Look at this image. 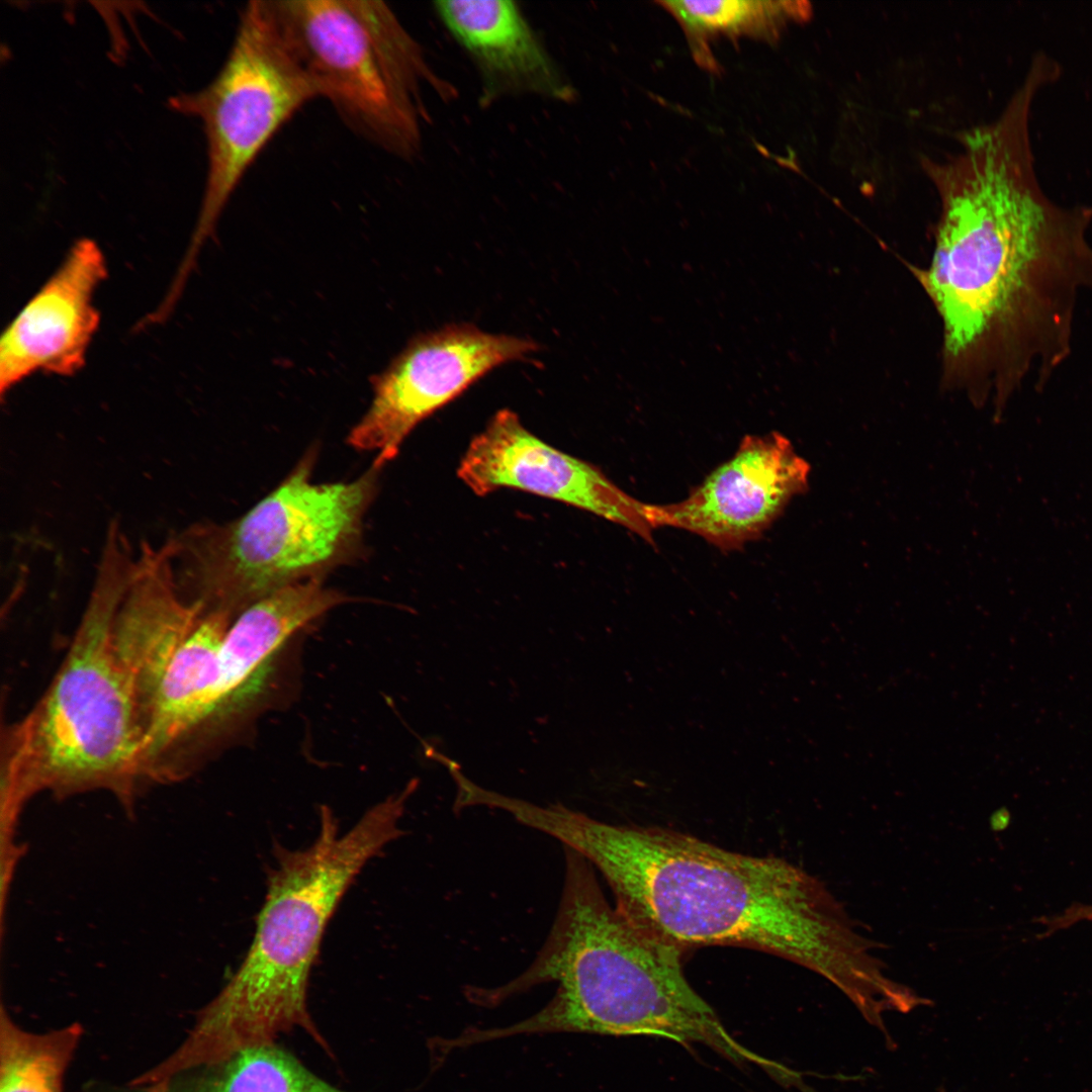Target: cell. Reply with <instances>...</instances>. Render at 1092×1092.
I'll use <instances>...</instances> for the list:
<instances>
[{"instance_id": "cell-1", "label": "cell", "mask_w": 1092, "mask_h": 1092, "mask_svg": "<svg viewBox=\"0 0 1092 1092\" xmlns=\"http://www.w3.org/2000/svg\"><path fill=\"white\" fill-rule=\"evenodd\" d=\"M1030 108L963 131L954 155L923 162L940 214L922 283L952 361H995L1011 386L1067 355L1081 288L1092 286L1091 211L1053 202L1036 176Z\"/></svg>"}, {"instance_id": "cell-2", "label": "cell", "mask_w": 1092, "mask_h": 1092, "mask_svg": "<svg viewBox=\"0 0 1092 1092\" xmlns=\"http://www.w3.org/2000/svg\"><path fill=\"white\" fill-rule=\"evenodd\" d=\"M540 830L600 871L621 912L684 951L748 947L836 985L867 963L870 940L843 907L784 858L728 850L672 829L611 824L560 803L544 812Z\"/></svg>"}, {"instance_id": "cell-3", "label": "cell", "mask_w": 1092, "mask_h": 1092, "mask_svg": "<svg viewBox=\"0 0 1092 1092\" xmlns=\"http://www.w3.org/2000/svg\"><path fill=\"white\" fill-rule=\"evenodd\" d=\"M564 861L557 913L534 961L505 985L476 990L484 1006L547 982L557 984L555 994L527 1019L477 1030V1040L562 1031L643 1035L701 1043L735 1063H754L757 1054L731 1035L688 981L685 951L612 906L595 868L577 851L564 847Z\"/></svg>"}, {"instance_id": "cell-4", "label": "cell", "mask_w": 1092, "mask_h": 1092, "mask_svg": "<svg viewBox=\"0 0 1092 1092\" xmlns=\"http://www.w3.org/2000/svg\"><path fill=\"white\" fill-rule=\"evenodd\" d=\"M413 794L404 787L388 796L345 832L323 806L308 846L275 844L251 945L230 982L197 1013L185 1039L161 1062L165 1075L275 1043L295 1030L333 1056L309 1010L310 973L326 928L355 878L403 835L400 822Z\"/></svg>"}, {"instance_id": "cell-5", "label": "cell", "mask_w": 1092, "mask_h": 1092, "mask_svg": "<svg viewBox=\"0 0 1092 1092\" xmlns=\"http://www.w3.org/2000/svg\"><path fill=\"white\" fill-rule=\"evenodd\" d=\"M124 542L103 544L71 646L32 709L3 728V816L13 819L41 791L66 797L107 790L129 805L143 786V740L129 682L116 657L112 623L134 569Z\"/></svg>"}, {"instance_id": "cell-6", "label": "cell", "mask_w": 1092, "mask_h": 1092, "mask_svg": "<svg viewBox=\"0 0 1092 1092\" xmlns=\"http://www.w3.org/2000/svg\"><path fill=\"white\" fill-rule=\"evenodd\" d=\"M315 451L228 523L200 522L166 540L182 597L234 618L287 585L323 578L354 558L382 467L345 482L312 481Z\"/></svg>"}, {"instance_id": "cell-7", "label": "cell", "mask_w": 1092, "mask_h": 1092, "mask_svg": "<svg viewBox=\"0 0 1092 1092\" xmlns=\"http://www.w3.org/2000/svg\"><path fill=\"white\" fill-rule=\"evenodd\" d=\"M283 41L343 123L397 158L421 149L422 89L446 88L392 9L376 0H265Z\"/></svg>"}, {"instance_id": "cell-8", "label": "cell", "mask_w": 1092, "mask_h": 1092, "mask_svg": "<svg viewBox=\"0 0 1092 1092\" xmlns=\"http://www.w3.org/2000/svg\"><path fill=\"white\" fill-rule=\"evenodd\" d=\"M318 97L315 84L275 27L265 0L250 1L216 76L196 92L170 98L173 109L202 121L207 144L201 207L176 275L179 281H187L200 249L261 152L299 109Z\"/></svg>"}, {"instance_id": "cell-9", "label": "cell", "mask_w": 1092, "mask_h": 1092, "mask_svg": "<svg viewBox=\"0 0 1092 1092\" xmlns=\"http://www.w3.org/2000/svg\"><path fill=\"white\" fill-rule=\"evenodd\" d=\"M531 340L456 324L412 340L372 380L369 408L352 428L348 444L377 453L382 467L411 432L491 370L539 350Z\"/></svg>"}, {"instance_id": "cell-10", "label": "cell", "mask_w": 1092, "mask_h": 1092, "mask_svg": "<svg viewBox=\"0 0 1092 1092\" xmlns=\"http://www.w3.org/2000/svg\"><path fill=\"white\" fill-rule=\"evenodd\" d=\"M810 465L779 432L746 435L733 456L688 496L647 505L653 529L696 534L722 551L742 549L760 536L809 485Z\"/></svg>"}, {"instance_id": "cell-11", "label": "cell", "mask_w": 1092, "mask_h": 1092, "mask_svg": "<svg viewBox=\"0 0 1092 1092\" xmlns=\"http://www.w3.org/2000/svg\"><path fill=\"white\" fill-rule=\"evenodd\" d=\"M458 476L478 495L523 490L586 511L655 544L648 504L628 494L593 463L539 439L511 410L498 411L471 440Z\"/></svg>"}, {"instance_id": "cell-12", "label": "cell", "mask_w": 1092, "mask_h": 1092, "mask_svg": "<svg viewBox=\"0 0 1092 1092\" xmlns=\"http://www.w3.org/2000/svg\"><path fill=\"white\" fill-rule=\"evenodd\" d=\"M347 599L326 586L323 578H311L282 587L235 617L219 650L203 722L190 753L191 774L229 741L250 713L283 644Z\"/></svg>"}, {"instance_id": "cell-13", "label": "cell", "mask_w": 1092, "mask_h": 1092, "mask_svg": "<svg viewBox=\"0 0 1092 1092\" xmlns=\"http://www.w3.org/2000/svg\"><path fill=\"white\" fill-rule=\"evenodd\" d=\"M106 276L98 244L75 242L1 336L2 397L37 373L71 377L82 369L100 322L94 296Z\"/></svg>"}, {"instance_id": "cell-14", "label": "cell", "mask_w": 1092, "mask_h": 1092, "mask_svg": "<svg viewBox=\"0 0 1092 1092\" xmlns=\"http://www.w3.org/2000/svg\"><path fill=\"white\" fill-rule=\"evenodd\" d=\"M447 31L476 66L480 104L532 94L560 102L574 88L543 44L518 3L511 0L435 1Z\"/></svg>"}, {"instance_id": "cell-15", "label": "cell", "mask_w": 1092, "mask_h": 1092, "mask_svg": "<svg viewBox=\"0 0 1092 1092\" xmlns=\"http://www.w3.org/2000/svg\"><path fill=\"white\" fill-rule=\"evenodd\" d=\"M113 1092H351L307 1068L277 1042L241 1051L219 1062L176 1074L162 1082Z\"/></svg>"}, {"instance_id": "cell-16", "label": "cell", "mask_w": 1092, "mask_h": 1092, "mask_svg": "<svg viewBox=\"0 0 1092 1092\" xmlns=\"http://www.w3.org/2000/svg\"><path fill=\"white\" fill-rule=\"evenodd\" d=\"M83 1035L72 1023L47 1032L19 1026L0 1013V1092H64L66 1072Z\"/></svg>"}, {"instance_id": "cell-17", "label": "cell", "mask_w": 1092, "mask_h": 1092, "mask_svg": "<svg viewBox=\"0 0 1092 1092\" xmlns=\"http://www.w3.org/2000/svg\"><path fill=\"white\" fill-rule=\"evenodd\" d=\"M685 28L693 41L695 56L705 67L714 69L706 44L712 35H752L776 38L791 21L809 18L811 7L805 1H661Z\"/></svg>"}, {"instance_id": "cell-18", "label": "cell", "mask_w": 1092, "mask_h": 1092, "mask_svg": "<svg viewBox=\"0 0 1092 1092\" xmlns=\"http://www.w3.org/2000/svg\"><path fill=\"white\" fill-rule=\"evenodd\" d=\"M1081 920L1092 921V906H1074L1061 916L1055 917V924L1059 928L1067 927Z\"/></svg>"}]
</instances>
